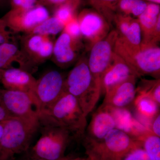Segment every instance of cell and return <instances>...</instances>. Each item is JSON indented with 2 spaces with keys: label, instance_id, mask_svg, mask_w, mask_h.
<instances>
[{
  "label": "cell",
  "instance_id": "6da1fadb",
  "mask_svg": "<svg viewBox=\"0 0 160 160\" xmlns=\"http://www.w3.org/2000/svg\"><path fill=\"white\" fill-rule=\"evenodd\" d=\"M40 126L66 129L74 138L82 139L87 126L86 117L72 95L64 91L57 101L38 114Z\"/></svg>",
  "mask_w": 160,
  "mask_h": 160
},
{
  "label": "cell",
  "instance_id": "7a4b0ae2",
  "mask_svg": "<svg viewBox=\"0 0 160 160\" xmlns=\"http://www.w3.org/2000/svg\"><path fill=\"white\" fill-rule=\"evenodd\" d=\"M65 91L73 96L87 117L94 109L102 94L101 87L96 82L84 56L79 58L65 78Z\"/></svg>",
  "mask_w": 160,
  "mask_h": 160
},
{
  "label": "cell",
  "instance_id": "3957f363",
  "mask_svg": "<svg viewBox=\"0 0 160 160\" xmlns=\"http://www.w3.org/2000/svg\"><path fill=\"white\" fill-rule=\"evenodd\" d=\"M3 132L0 140V160H9L29 149L32 138L40 128L39 122L11 117L2 122Z\"/></svg>",
  "mask_w": 160,
  "mask_h": 160
},
{
  "label": "cell",
  "instance_id": "277c9868",
  "mask_svg": "<svg viewBox=\"0 0 160 160\" xmlns=\"http://www.w3.org/2000/svg\"><path fill=\"white\" fill-rule=\"evenodd\" d=\"M114 51L129 64L138 78L149 76L160 79V48L158 44L141 42L139 50H132L117 38Z\"/></svg>",
  "mask_w": 160,
  "mask_h": 160
},
{
  "label": "cell",
  "instance_id": "5b68a950",
  "mask_svg": "<svg viewBox=\"0 0 160 160\" xmlns=\"http://www.w3.org/2000/svg\"><path fill=\"white\" fill-rule=\"evenodd\" d=\"M140 144L122 130L114 129L99 142L84 143L87 160H122Z\"/></svg>",
  "mask_w": 160,
  "mask_h": 160
},
{
  "label": "cell",
  "instance_id": "8992f818",
  "mask_svg": "<svg viewBox=\"0 0 160 160\" xmlns=\"http://www.w3.org/2000/svg\"><path fill=\"white\" fill-rule=\"evenodd\" d=\"M41 137L32 149L33 158L58 160L64 157L72 136L66 129L53 126H41Z\"/></svg>",
  "mask_w": 160,
  "mask_h": 160
},
{
  "label": "cell",
  "instance_id": "52a82bcc",
  "mask_svg": "<svg viewBox=\"0 0 160 160\" xmlns=\"http://www.w3.org/2000/svg\"><path fill=\"white\" fill-rule=\"evenodd\" d=\"M65 78L59 72H46L36 79L32 97L38 114L51 106L65 91Z\"/></svg>",
  "mask_w": 160,
  "mask_h": 160
},
{
  "label": "cell",
  "instance_id": "ba28073f",
  "mask_svg": "<svg viewBox=\"0 0 160 160\" xmlns=\"http://www.w3.org/2000/svg\"><path fill=\"white\" fill-rule=\"evenodd\" d=\"M118 34L116 30L110 31L106 38L96 43L90 49L87 62L96 82L102 90V79L111 65Z\"/></svg>",
  "mask_w": 160,
  "mask_h": 160
},
{
  "label": "cell",
  "instance_id": "9c48e42d",
  "mask_svg": "<svg viewBox=\"0 0 160 160\" xmlns=\"http://www.w3.org/2000/svg\"><path fill=\"white\" fill-rule=\"evenodd\" d=\"M54 42L50 37L26 34L21 38V50L26 60V70L32 74L39 65L51 58Z\"/></svg>",
  "mask_w": 160,
  "mask_h": 160
},
{
  "label": "cell",
  "instance_id": "30bf717a",
  "mask_svg": "<svg viewBox=\"0 0 160 160\" xmlns=\"http://www.w3.org/2000/svg\"><path fill=\"white\" fill-rule=\"evenodd\" d=\"M49 17L46 6L38 4L30 9H11L2 18L12 32L27 34Z\"/></svg>",
  "mask_w": 160,
  "mask_h": 160
},
{
  "label": "cell",
  "instance_id": "8fae6325",
  "mask_svg": "<svg viewBox=\"0 0 160 160\" xmlns=\"http://www.w3.org/2000/svg\"><path fill=\"white\" fill-rule=\"evenodd\" d=\"M77 19L84 47L88 51L110 32V24L94 9H83L77 15Z\"/></svg>",
  "mask_w": 160,
  "mask_h": 160
},
{
  "label": "cell",
  "instance_id": "7c38bea8",
  "mask_svg": "<svg viewBox=\"0 0 160 160\" xmlns=\"http://www.w3.org/2000/svg\"><path fill=\"white\" fill-rule=\"evenodd\" d=\"M0 104L12 117L39 122L31 94L28 92L0 89Z\"/></svg>",
  "mask_w": 160,
  "mask_h": 160
},
{
  "label": "cell",
  "instance_id": "4fadbf2b",
  "mask_svg": "<svg viewBox=\"0 0 160 160\" xmlns=\"http://www.w3.org/2000/svg\"><path fill=\"white\" fill-rule=\"evenodd\" d=\"M84 47L83 42L73 39L62 31L54 42L52 60L60 68H67L77 62Z\"/></svg>",
  "mask_w": 160,
  "mask_h": 160
},
{
  "label": "cell",
  "instance_id": "5bb4252c",
  "mask_svg": "<svg viewBox=\"0 0 160 160\" xmlns=\"http://www.w3.org/2000/svg\"><path fill=\"white\" fill-rule=\"evenodd\" d=\"M138 78L129 64L115 52L111 65L102 79V93L107 94L124 82Z\"/></svg>",
  "mask_w": 160,
  "mask_h": 160
},
{
  "label": "cell",
  "instance_id": "9a60e30c",
  "mask_svg": "<svg viewBox=\"0 0 160 160\" xmlns=\"http://www.w3.org/2000/svg\"><path fill=\"white\" fill-rule=\"evenodd\" d=\"M116 129L115 122L112 115L106 107L101 106L92 115L86 127L82 139L84 143L99 142Z\"/></svg>",
  "mask_w": 160,
  "mask_h": 160
},
{
  "label": "cell",
  "instance_id": "2e32d148",
  "mask_svg": "<svg viewBox=\"0 0 160 160\" xmlns=\"http://www.w3.org/2000/svg\"><path fill=\"white\" fill-rule=\"evenodd\" d=\"M112 22L116 27L119 39L132 50L139 49L142 32L137 18L117 12Z\"/></svg>",
  "mask_w": 160,
  "mask_h": 160
},
{
  "label": "cell",
  "instance_id": "e0dca14e",
  "mask_svg": "<svg viewBox=\"0 0 160 160\" xmlns=\"http://www.w3.org/2000/svg\"><path fill=\"white\" fill-rule=\"evenodd\" d=\"M36 82L31 73L19 67L0 70V83L5 89L25 92L32 96Z\"/></svg>",
  "mask_w": 160,
  "mask_h": 160
},
{
  "label": "cell",
  "instance_id": "ac0fdd59",
  "mask_svg": "<svg viewBox=\"0 0 160 160\" xmlns=\"http://www.w3.org/2000/svg\"><path fill=\"white\" fill-rule=\"evenodd\" d=\"M132 78L122 84L105 95L102 106L114 108H126L133 102L136 96V81Z\"/></svg>",
  "mask_w": 160,
  "mask_h": 160
},
{
  "label": "cell",
  "instance_id": "d6986e66",
  "mask_svg": "<svg viewBox=\"0 0 160 160\" xmlns=\"http://www.w3.org/2000/svg\"><path fill=\"white\" fill-rule=\"evenodd\" d=\"M14 63H18L19 68L26 70V60L16 43L11 41L1 44L0 70L13 67L12 65Z\"/></svg>",
  "mask_w": 160,
  "mask_h": 160
},
{
  "label": "cell",
  "instance_id": "ffe728a7",
  "mask_svg": "<svg viewBox=\"0 0 160 160\" xmlns=\"http://www.w3.org/2000/svg\"><path fill=\"white\" fill-rule=\"evenodd\" d=\"M160 5L148 3L145 11L137 18L141 28L142 42H150L152 33L160 18Z\"/></svg>",
  "mask_w": 160,
  "mask_h": 160
},
{
  "label": "cell",
  "instance_id": "44dd1931",
  "mask_svg": "<svg viewBox=\"0 0 160 160\" xmlns=\"http://www.w3.org/2000/svg\"><path fill=\"white\" fill-rule=\"evenodd\" d=\"M133 103L137 111L144 118L152 119L160 112V105L146 95L137 93Z\"/></svg>",
  "mask_w": 160,
  "mask_h": 160
},
{
  "label": "cell",
  "instance_id": "7402d4cb",
  "mask_svg": "<svg viewBox=\"0 0 160 160\" xmlns=\"http://www.w3.org/2000/svg\"><path fill=\"white\" fill-rule=\"evenodd\" d=\"M148 3L143 0H120L117 12L137 18L145 11Z\"/></svg>",
  "mask_w": 160,
  "mask_h": 160
},
{
  "label": "cell",
  "instance_id": "603a6c76",
  "mask_svg": "<svg viewBox=\"0 0 160 160\" xmlns=\"http://www.w3.org/2000/svg\"><path fill=\"white\" fill-rule=\"evenodd\" d=\"M142 143L143 149L151 160H160V137L149 130L136 140Z\"/></svg>",
  "mask_w": 160,
  "mask_h": 160
},
{
  "label": "cell",
  "instance_id": "cb8c5ba5",
  "mask_svg": "<svg viewBox=\"0 0 160 160\" xmlns=\"http://www.w3.org/2000/svg\"><path fill=\"white\" fill-rule=\"evenodd\" d=\"M65 25L54 16H50L36 26L27 34H37L42 35H56L62 32Z\"/></svg>",
  "mask_w": 160,
  "mask_h": 160
},
{
  "label": "cell",
  "instance_id": "d4e9b609",
  "mask_svg": "<svg viewBox=\"0 0 160 160\" xmlns=\"http://www.w3.org/2000/svg\"><path fill=\"white\" fill-rule=\"evenodd\" d=\"M93 9L105 18L109 24L112 22L117 13V7L120 0H89Z\"/></svg>",
  "mask_w": 160,
  "mask_h": 160
},
{
  "label": "cell",
  "instance_id": "484cf974",
  "mask_svg": "<svg viewBox=\"0 0 160 160\" xmlns=\"http://www.w3.org/2000/svg\"><path fill=\"white\" fill-rule=\"evenodd\" d=\"M136 89L137 93L150 97L160 105V79H142Z\"/></svg>",
  "mask_w": 160,
  "mask_h": 160
},
{
  "label": "cell",
  "instance_id": "4316f807",
  "mask_svg": "<svg viewBox=\"0 0 160 160\" xmlns=\"http://www.w3.org/2000/svg\"><path fill=\"white\" fill-rule=\"evenodd\" d=\"M78 6L72 4H64L54 8L53 16L57 18L64 25L77 16L76 11Z\"/></svg>",
  "mask_w": 160,
  "mask_h": 160
},
{
  "label": "cell",
  "instance_id": "83f0119b",
  "mask_svg": "<svg viewBox=\"0 0 160 160\" xmlns=\"http://www.w3.org/2000/svg\"><path fill=\"white\" fill-rule=\"evenodd\" d=\"M63 31L67 33L73 39L83 42L77 16L65 25Z\"/></svg>",
  "mask_w": 160,
  "mask_h": 160
},
{
  "label": "cell",
  "instance_id": "f1b7e54d",
  "mask_svg": "<svg viewBox=\"0 0 160 160\" xmlns=\"http://www.w3.org/2000/svg\"><path fill=\"white\" fill-rule=\"evenodd\" d=\"M122 160H151L143 149L142 143L132 148Z\"/></svg>",
  "mask_w": 160,
  "mask_h": 160
},
{
  "label": "cell",
  "instance_id": "f546056e",
  "mask_svg": "<svg viewBox=\"0 0 160 160\" xmlns=\"http://www.w3.org/2000/svg\"><path fill=\"white\" fill-rule=\"evenodd\" d=\"M11 9H28L40 4V0H9Z\"/></svg>",
  "mask_w": 160,
  "mask_h": 160
},
{
  "label": "cell",
  "instance_id": "4dcf8cb0",
  "mask_svg": "<svg viewBox=\"0 0 160 160\" xmlns=\"http://www.w3.org/2000/svg\"><path fill=\"white\" fill-rule=\"evenodd\" d=\"M82 0H40V4L45 6L54 8L64 4H72L79 7Z\"/></svg>",
  "mask_w": 160,
  "mask_h": 160
},
{
  "label": "cell",
  "instance_id": "1f68e13d",
  "mask_svg": "<svg viewBox=\"0 0 160 160\" xmlns=\"http://www.w3.org/2000/svg\"><path fill=\"white\" fill-rule=\"evenodd\" d=\"M6 23L2 18H0V45L11 42L12 40V32L7 30Z\"/></svg>",
  "mask_w": 160,
  "mask_h": 160
},
{
  "label": "cell",
  "instance_id": "d6a6232c",
  "mask_svg": "<svg viewBox=\"0 0 160 160\" xmlns=\"http://www.w3.org/2000/svg\"><path fill=\"white\" fill-rule=\"evenodd\" d=\"M149 130L152 134L160 137V114L159 112L152 119Z\"/></svg>",
  "mask_w": 160,
  "mask_h": 160
},
{
  "label": "cell",
  "instance_id": "836d02e7",
  "mask_svg": "<svg viewBox=\"0 0 160 160\" xmlns=\"http://www.w3.org/2000/svg\"><path fill=\"white\" fill-rule=\"evenodd\" d=\"M12 117L9 112L0 104V122H4Z\"/></svg>",
  "mask_w": 160,
  "mask_h": 160
},
{
  "label": "cell",
  "instance_id": "e575fe53",
  "mask_svg": "<svg viewBox=\"0 0 160 160\" xmlns=\"http://www.w3.org/2000/svg\"><path fill=\"white\" fill-rule=\"evenodd\" d=\"M58 160H87V159L83 158H70L67 157H63L62 158Z\"/></svg>",
  "mask_w": 160,
  "mask_h": 160
},
{
  "label": "cell",
  "instance_id": "d590c367",
  "mask_svg": "<svg viewBox=\"0 0 160 160\" xmlns=\"http://www.w3.org/2000/svg\"><path fill=\"white\" fill-rule=\"evenodd\" d=\"M145 2H147L149 3H155V4H158L160 5V0H143Z\"/></svg>",
  "mask_w": 160,
  "mask_h": 160
},
{
  "label": "cell",
  "instance_id": "8d00e7d4",
  "mask_svg": "<svg viewBox=\"0 0 160 160\" xmlns=\"http://www.w3.org/2000/svg\"><path fill=\"white\" fill-rule=\"evenodd\" d=\"M3 132V125L2 123L0 122V140L2 138Z\"/></svg>",
  "mask_w": 160,
  "mask_h": 160
},
{
  "label": "cell",
  "instance_id": "74e56055",
  "mask_svg": "<svg viewBox=\"0 0 160 160\" xmlns=\"http://www.w3.org/2000/svg\"><path fill=\"white\" fill-rule=\"evenodd\" d=\"M8 0H0V5H3L4 3L6 2Z\"/></svg>",
  "mask_w": 160,
  "mask_h": 160
},
{
  "label": "cell",
  "instance_id": "f35d334b",
  "mask_svg": "<svg viewBox=\"0 0 160 160\" xmlns=\"http://www.w3.org/2000/svg\"><path fill=\"white\" fill-rule=\"evenodd\" d=\"M33 160H45L42 159H39V158H33Z\"/></svg>",
  "mask_w": 160,
  "mask_h": 160
},
{
  "label": "cell",
  "instance_id": "ab89813d",
  "mask_svg": "<svg viewBox=\"0 0 160 160\" xmlns=\"http://www.w3.org/2000/svg\"><path fill=\"white\" fill-rule=\"evenodd\" d=\"M9 160H13V159H12Z\"/></svg>",
  "mask_w": 160,
  "mask_h": 160
}]
</instances>
